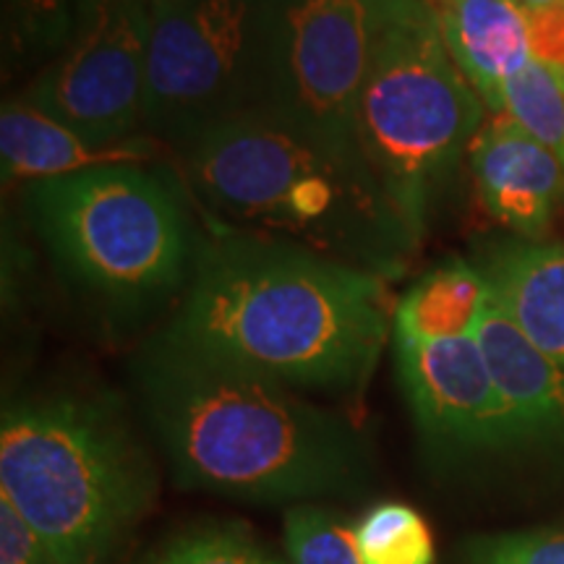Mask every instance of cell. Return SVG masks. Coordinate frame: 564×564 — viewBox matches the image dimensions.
I'll use <instances>...</instances> for the list:
<instances>
[{
    "mask_svg": "<svg viewBox=\"0 0 564 564\" xmlns=\"http://www.w3.org/2000/svg\"><path fill=\"white\" fill-rule=\"evenodd\" d=\"M523 11H541V9H552V6H562L564 0H514Z\"/></svg>",
    "mask_w": 564,
    "mask_h": 564,
    "instance_id": "obj_25",
    "label": "cell"
},
{
    "mask_svg": "<svg viewBox=\"0 0 564 564\" xmlns=\"http://www.w3.org/2000/svg\"><path fill=\"white\" fill-rule=\"evenodd\" d=\"M267 0H147L144 133L178 147L251 110Z\"/></svg>",
    "mask_w": 564,
    "mask_h": 564,
    "instance_id": "obj_7",
    "label": "cell"
},
{
    "mask_svg": "<svg viewBox=\"0 0 564 564\" xmlns=\"http://www.w3.org/2000/svg\"><path fill=\"white\" fill-rule=\"evenodd\" d=\"M108 0H3L6 58L53 61Z\"/></svg>",
    "mask_w": 564,
    "mask_h": 564,
    "instance_id": "obj_17",
    "label": "cell"
},
{
    "mask_svg": "<svg viewBox=\"0 0 564 564\" xmlns=\"http://www.w3.org/2000/svg\"><path fill=\"white\" fill-rule=\"evenodd\" d=\"M167 144L150 133L118 141H97L55 121L21 97L0 110V165L3 181L34 183L123 162H158Z\"/></svg>",
    "mask_w": 564,
    "mask_h": 564,
    "instance_id": "obj_12",
    "label": "cell"
},
{
    "mask_svg": "<svg viewBox=\"0 0 564 564\" xmlns=\"http://www.w3.org/2000/svg\"><path fill=\"white\" fill-rule=\"evenodd\" d=\"M0 564H63L34 528L0 499Z\"/></svg>",
    "mask_w": 564,
    "mask_h": 564,
    "instance_id": "obj_23",
    "label": "cell"
},
{
    "mask_svg": "<svg viewBox=\"0 0 564 564\" xmlns=\"http://www.w3.org/2000/svg\"><path fill=\"white\" fill-rule=\"evenodd\" d=\"M392 352L408 408L429 447L460 453L523 444L476 335L453 340L392 335Z\"/></svg>",
    "mask_w": 564,
    "mask_h": 564,
    "instance_id": "obj_10",
    "label": "cell"
},
{
    "mask_svg": "<svg viewBox=\"0 0 564 564\" xmlns=\"http://www.w3.org/2000/svg\"><path fill=\"white\" fill-rule=\"evenodd\" d=\"M158 497V470L118 400L58 390L0 419V499L63 564H108Z\"/></svg>",
    "mask_w": 564,
    "mask_h": 564,
    "instance_id": "obj_4",
    "label": "cell"
},
{
    "mask_svg": "<svg viewBox=\"0 0 564 564\" xmlns=\"http://www.w3.org/2000/svg\"><path fill=\"white\" fill-rule=\"evenodd\" d=\"M24 204L68 285L116 327L144 322L192 280L199 207L165 162L26 183Z\"/></svg>",
    "mask_w": 564,
    "mask_h": 564,
    "instance_id": "obj_5",
    "label": "cell"
},
{
    "mask_svg": "<svg viewBox=\"0 0 564 564\" xmlns=\"http://www.w3.org/2000/svg\"><path fill=\"white\" fill-rule=\"evenodd\" d=\"M539 139L564 167V87L554 70L531 61L502 89V112Z\"/></svg>",
    "mask_w": 564,
    "mask_h": 564,
    "instance_id": "obj_20",
    "label": "cell"
},
{
    "mask_svg": "<svg viewBox=\"0 0 564 564\" xmlns=\"http://www.w3.org/2000/svg\"><path fill=\"white\" fill-rule=\"evenodd\" d=\"M494 379L505 392L523 442L564 447V369L514 327L489 301L476 329Z\"/></svg>",
    "mask_w": 564,
    "mask_h": 564,
    "instance_id": "obj_15",
    "label": "cell"
},
{
    "mask_svg": "<svg viewBox=\"0 0 564 564\" xmlns=\"http://www.w3.org/2000/svg\"><path fill=\"white\" fill-rule=\"evenodd\" d=\"M131 379L181 489L293 507L373 481L371 444L350 415L262 373L154 333Z\"/></svg>",
    "mask_w": 564,
    "mask_h": 564,
    "instance_id": "obj_2",
    "label": "cell"
},
{
    "mask_svg": "<svg viewBox=\"0 0 564 564\" xmlns=\"http://www.w3.org/2000/svg\"><path fill=\"white\" fill-rule=\"evenodd\" d=\"M147 40V0H108L19 97L89 139L144 133Z\"/></svg>",
    "mask_w": 564,
    "mask_h": 564,
    "instance_id": "obj_9",
    "label": "cell"
},
{
    "mask_svg": "<svg viewBox=\"0 0 564 564\" xmlns=\"http://www.w3.org/2000/svg\"><path fill=\"white\" fill-rule=\"evenodd\" d=\"M429 0H371V53L358 100V147L415 241L432 202L486 123Z\"/></svg>",
    "mask_w": 564,
    "mask_h": 564,
    "instance_id": "obj_6",
    "label": "cell"
},
{
    "mask_svg": "<svg viewBox=\"0 0 564 564\" xmlns=\"http://www.w3.org/2000/svg\"><path fill=\"white\" fill-rule=\"evenodd\" d=\"M528 30H531L533 58L554 70L564 87V3L552 9L525 11Z\"/></svg>",
    "mask_w": 564,
    "mask_h": 564,
    "instance_id": "obj_24",
    "label": "cell"
},
{
    "mask_svg": "<svg viewBox=\"0 0 564 564\" xmlns=\"http://www.w3.org/2000/svg\"><path fill=\"white\" fill-rule=\"evenodd\" d=\"M489 301L491 288L484 272L463 259H447L423 272L394 301L392 335L413 340H453L476 335Z\"/></svg>",
    "mask_w": 564,
    "mask_h": 564,
    "instance_id": "obj_16",
    "label": "cell"
},
{
    "mask_svg": "<svg viewBox=\"0 0 564 564\" xmlns=\"http://www.w3.org/2000/svg\"><path fill=\"white\" fill-rule=\"evenodd\" d=\"M465 564H564V531L533 528L481 535L468 544Z\"/></svg>",
    "mask_w": 564,
    "mask_h": 564,
    "instance_id": "obj_22",
    "label": "cell"
},
{
    "mask_svg": "<svg viewBox=\"0 0 564 564\" xmlns=\"http://www.w3.org/2000/svg\"><path fill=\"white\" fill-rule=\"evenodd\" d=\"M455 66L491 116L502 112L505 84L533 61L528 17L514 0H429Z\"/></svg>",
    "mask_w": 564,
    "mask_h": 564,
    "instance_id": "obj_14",
    "label": "cell"
},
{
    "mask_svg": "<svg viewBox=\"0 0 564 564\" xmlns=\"http://www.w3.org/2000/svg\"><path fill=\"white\" fill-rule=\"evenodd\" d=\"M199 215L192 280L158 333L303 394L361 400L392 337L390 282Z\"/></svg>",
    "mask_w": 564,
    "mask_h": 564,
    "instance_id": "obj_1",
    "label": "cell"
},
{
    "mask_svg": "<svg viewBox=\"0 0 564 564\" xmlns=\"http://www.w3.org/2000/svg\"><path fill=\"white\" fill-rule=\"evenodd\" d=\"M282 549L288 564H364L352 525L340 512L316 502L288 507Z\"/></svg>",
    "mask_w": 564,
    "mask_h": 564,
    "instance_id": "obj_21",
    "label": "cell"
},
{
    "mask_svg": "<svg viewBox=\"0 0 564 564\" xmlns=\"http://www.w3.org/2000/svg\"><path fill=\"white\" fill-rule=\"evenodd\" d=\"M369 53L371 0H267L251 110L358 147Z\"/></svg>",
    "mask_w": 564,
    "mask_h": 564,
    "instance_id": "obj_8",
    "label": "cell"
},
{
    "mask_svg": "<svg viewBox=\"0 0 564 564\" xmlns=\"http://www.w3.org/2000/svg\"><path fill=\"white\" fill-rule=\"evenodd\" d=\"M468 154L484 209L514 236L541 241L564 194L562 162L510 116L486 118Z\"/></svg>",
    "mask_w": 564,
    "mask_h": 564,
    "instance_id": "obj_11",
    "label": "cell"
},
{
    "mask_svg": "<svg viewBox=\"0 0 564 564\" xmlns=\"http://www.w3.org/2000/svg\"><path fill=\"white\" fill-rule=\"evenodd\" d=\"M356 544L364 564H434L436 549L426 520L405 502H379L361 514Z\"/></svg>",
    "mask_w": 564,
    "mask_h": 564,
    "instance_id": "obj_19",
    "label": "cell"
},
{
    "mask_svg": "<svg viewBox=\"0 0 564 564\" xmlns=\"http://www.w3.org/2000/svg\"><path fill=\"white\" fill-rule=\"evenodd\" d=\"M137 564H288L243 523H194L162 539Z\"/></svg>",
    "mask_w": 564,
    "mask_h": 564,
    "instance_id": "obj_18",
    "label": "cell"
},
{
    "mask_svg": "<svg viewBox=\"0 0 564 564\" xmlns=\"http://www.w3.org/2000/svg\"><path fill=\"white\" fill-rule=\"evenodd\" d=\"M196 207L230 228L299 243L400 280L419 241L358 147L249 110L173 147Z\"/></svg>",
    "mask_w": 564,
    "mask_h": 564,
    "instance_id": "obj_3",
    "label": "cell"
},
{
    "mask_svg": "<svg viewBox=\"0 0 564 564\" xmlns=\"http://www.w3.org/2000/svg\"><path fill=\"white\" fill-rule=\"evenodd\" d=\"M476 267L514 327L564 369V246L514 236L484 246Z\"/></svg>",
    "mask_w": 564,
    "mask_h": 564,
    "instance_id": "obj_13",
    "label": "cell"
}]
</instances>
